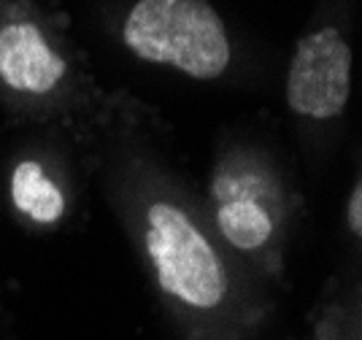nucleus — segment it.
<instances>
[{
    "label": "nucleus",
    "mask_w": 362,
    "mask_h": 340,
    "mask_svg": "<svg viewBox=\"0 0 362 340\" xmlns=\"http://www.w3.org/2000/svg\"><path fill=\"white\" fill-rule=\"evenodd\" d=\"M65 59L52 52L33 22H8L0 28V78L16 92L44 95L60 84Z\"/></svg>",
    "instance_id": "nucleus-4"
},
{
    "label": "nucleus",
    "mask_w": 362,
    "mask_h": 340,
    "mask_svg": "<svg viewBox=\"0 0 362 340\" xmlns=\"http://www.w3.org/2000/svg\"><path fill=\"white\" fill-rule=\"evenodd\" d=\"M351 89V49L335 28L305 35L287 74V103L295 114L311 119L338 117Z\"/></svg>",
    "instance_id": "nucleus-3"
},
{
    "label": "nucleus",
    "mask_w": 362,
    "mask_h": 340,
    "mask_svg": "<svg viewBox=\"0 0 362 340\" xmlns=\"http://www.w3.org/2000/svg\"><path fill=\"white\" fill-rule=\"evenodd\" d=\"M11 197L16 211L28 213L33 222L52 224L65 213V197L57 184L44 173V168L33 160H25L14 168Z\"/></svg>",
    "instance_id": "nucleus-5"
},
{
    "label": "nucleus",
    "mask_w": 362,
    "mask_h": 340,
    "mask_svg": "<svg viewBox=\"0 0 362 340\" xmlns=\"http://www.w3.org/2000/svg\"><path fill=\"white\" fill-rule=\"evenodd\" d=\"M146 252L163 292L195 308H214L227 295V276L211 243L181 208L154 203L146 213Z\"/></svg>",
    "instance_id": "nucleus-2"
},
{
    "label": "nucleus",
    "mask_w": 362,
    "mask_h": 340,
    "mask_svg": "<svg viewBox=\"0 0 362 340\" xmlns=\"http://www.w3.org/2000/svg\"><path fill=\"white\" fill-rule=\"evenodd\" d=\"M216 224L222 235L243 252L259 249L273 233L271 213L255 197H227L216 211Z\"/></svg>",
    "instance_id": "nucleus-6"
},
{
    "label": "nucleus",
    "mask_w": 362,
    "mask_h": 340,
    "mask_svg": "<svg viewBox=\"0 0 362 340\" xmlns=\"http://www.w3.org/2000/svg\"><path fill=\"white\" fill-rule=\"evenodd\" d=\"M349 224H351L354 233H360L362 230V189H360V184L354 187V192H351V197H349Z\"/></svg>",
    "instance_id": "nucleus-7"
},
{
    "label": "nucleus",
    "mask_w": 362,
    "mask_h": 340,
    "mask_svg": "<svg viewBox=\"0 0 362 340\" xmlns=\"http://www.w3.org/2000/svg\"><path fill=\"white\" fill-rule=\"evenodd\" d=\"M122 38L136 57L173 65L192 78H216L230 65L222 16L209 0H138Z\"/></svg>",
    "instance_id": "nucleus-1"
}]
</instances>
